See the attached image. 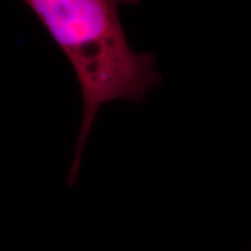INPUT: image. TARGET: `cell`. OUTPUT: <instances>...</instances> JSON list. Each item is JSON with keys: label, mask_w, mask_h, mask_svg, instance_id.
Returning <instances> with one entry per match:
<instances>
[{"label": "cell", "mask_w": 251, "mask_h": 251, "mask_svg": "<svg viewBox=\"0 0 251 251\" xmlns=\"http://www.w3.org/2000/svg\"><path fill=\"white\" fill-rule=\"evenodd\" d=\"M65 54L79 83L83 110L66 182L78 179L84 150L100 107L143 101L161 82L154 57L128 44L118 9L141 0H24Z\"/></svg>", "instance_id": "1"}]
</instances>
